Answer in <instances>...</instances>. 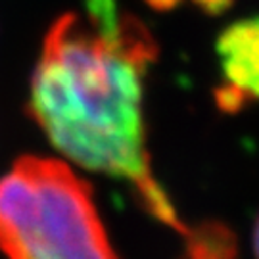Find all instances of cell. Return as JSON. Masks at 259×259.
Returning <instances> with one entry per match:
<instances>
[{"mask_svg": "<svg viewBox=\"0 0 259 259\" xmlns=\"http://www.w3.org/2000/svg\"><path fill=\"white\" fill-rule=\"evenodd\" d=\"M150 4L154 6V8H171V6H175L179 0H148Z\"/></svg>", "mask_w": 259, "mask_h": 259, "instance_id": "obj_7", "label": "cell"}, {"mask_svg": "<svg viewBox=\"0 0 259 259\" xmlns=\"http://www.w3.org/2000/svg\"><path fill=\"white\" fill-rule=\"evenodd\" d=\"M91 23L106 37H117L121 19L117 14V0H84Z\"/></svg>", "mask_w": 259, "mask_h": 259, "instance_id": "obj_5", "label": "cell"}, {"mask_svg": "<svg viewBox=\"0 0 259 259\" xmlns=\"http://www.w3.org/2000/svg\"><path fill=\"white\" fill-rule=\"evenodd\" d=\"M253 251H255V257L259 259V217L255 227H253Z\"/></svg>", "mask_w": 259, "mask_h": 259, "instance_id": "obj_8", "label": "cell"}, {"mask_svg": "<svg viewBox=\"0 0 259 259\" xmlns=\"http://www.w3.org/2000/svg\"><path fill=\"white\" fill-rule=\"evenodd\" d=\"M188 259H234V236L219 223H205L185 234Z\"/></svg>", "mask_w": 259, "mask_h": 259, "instance_id": "obj_4", "label": "cell"}, {"mask_svg": "<svg viewBox=\"0 0 259 259\" xmlns=\"http://www.w3.org/2000/svg\"><path fill=\"white\" fill-rule=\"evenodd\" d=\"M217 56L225 83L217 89V104L238 111L259 102V16L234 21L217 40Z\"/></svg>", "mask_w": 259, "mask_h": 259, "instance_id": "obj_3", "label": "cell"}, {"mask_svg": "<svg viewBox=\"0 0 259 259\" xmlns=\"http://www.w3.org/2000/svg\"><path fill=\"white\" fill-rule=\"evenodd\" d=\"M0 250L8 259H117L91 186L45 157H21L0 179Z\"/></svg>", "mask_w": 259, "mask_h": 259, "instance_id": "obj_2", "label": "cell"}, {"mask_svg": "<svg viewBox=\"0 0 259 259\" xmlns=\"http://www.w3.org/2000/svg\"><path fill=\"white\" fill-rule=\"evenodd\" d=\"M194 2L200 4L204 10H207L209 14H221L223 10L231 6V0H194Z\"/></svg>", "mask_w": 259, "mask_h": 259, "instance_id": "obj_6", "label": "cell"}, {"mask_svg": "<svg viewBox=\"0 0 259 259\" xmlns=\"http://www.w3.org/2000/svg\"><path fill=\"white\" fill-rule=\"evenodd\" d=\"M156 42L135 19L117 37L67 14L47 33L31 81L33 117L56 148L75 163L127 181L156 219L185 236L175 207L150 169L142 77Z\"/></svg>", "mask_w": 259, "mask_h": 259, "instance_id": "obj_1", "label": "cell"}]
</instances>
